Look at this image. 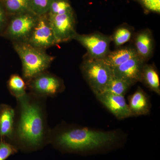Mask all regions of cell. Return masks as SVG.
<instances>
[{
	"mask_svg": "<svg viewBox=\"0 0 160 160\" xmlns=\"http://www.w3.org/2000/svg\"><path fill=\"white\" fill-rule=\"evenodd\" d=\"M15 110L6 104H0V138L11 139L14 129Z\"/></svg>",
	"mask_w": 160,
	"mask_h": 160,
	"instance_id": "cell-13",
	"label": "cell"
},
{
	"mask_svg": "<svg viewBox=\"0 0 160 160\" xmlns=\"http://www.w3.org/2000/svg\"><path fill=\"white\" fill-rule=\"evenodd\" d=\"M128 106L132 117L149 114L151 108L148 96L140 87L130 96Z\"/></svg>",
	"mask_w": 160,
	"mask_h": 160,
	"instance_id": "cell-12",
	"label": "cell"
},
{
	"mask_svg": "<svg viewBox=\"0 0 160 160\" xmlns=\"http://www.w3.org/2000/svg\"><path fill=\"white\" fill-rule=\"evenodd\" d=\"M135 50L138 55L145 61L152 53L153 41L151 32L148 30L140 32L135 38Z\"/></svg>",
	"mask_w": 160,
	"mask_h": 160,
	"instance_id": "cell-15",
	"label": "cell"
},
{
	"mask_svg": "<svg viewBox=\"0 0 160 160\" xmlns=\"http://www.w3.org/2000/svg\"><path fill=\"white\" fill-rule=\"evenodd\" d=\"M39 16L26 12L13 18L6 27L4 35L14 42H26L37 22Z\"/></svg>",
	"mask_w": 160,
	"mask_h": 160,
	"instance_id": "cell-5",
	"label": "cell"
},
{
	"mask_svg": "<svg viewBox=\"0 0 160 160\" xmlns=\"http://www.w3.org/2000/svg\"><path fill=\"white\" fill-rule=\"evenodd\" d=\"M48 18L58 44L73 39L77 33L72 12L64 14H49Z\"/></svg>",
	"mask_w": 160,
	"mask_h": 160,
	"instance_id": "cell-8",
	"label": "cell"
},
{
	"mask_svg": "<svg viewBox=\"0 0 160 160\" xmlns=\"http://www.w3.org/2000/svg\"><path fill=\"white\" fill-rule=\"evenodd\" d=\"M96 97L99 102L118 119L132 117L124 96L105 92Z\"/></svg>",
	"mask_w": 160,
	"mask_h": 160,
	"instance_id": "cell-10",
	"label": "cell"
},
{
	"mask_svg": "<svg viewBox=\"0 0 160 160\" xmlns=\"http://www.w3.org/2000/svg\"><path fill=\"white\" fill-rule=\"evenodd\" d=\"M145 8L149 10L159 13L160 0H139Z\"/></svg>",
	"mask_w": 160,
	"mask_h": 160,
	"instance_id": "cell-24",
	"label": "cell"
},
{
	"mask_svg": "<svg viewBox=\"0 0 160 160\" xmlns=\"http://www.w3.org/2000/svg\"><path fill=\"white\" fill-rule=\"evenodd\" d=\"M81 71L95 96L106 92L113 77V71L103 60L89 58L83 62Z\"/></svg>",
	"mask_w": 160,
	"mask_h": 160,
	"instance_id": "cell-4",
	"label": "cell"
},
{
	"mask_svg": "<svg viewBox=\"0 0 160 160\" xmlns=\"http://www.w3.org/2000/svg\"><path fill=\"white\" fill-rule=\"evenodd\" d=\"M131 37V32L126 28H121L118 29L113 35V40L116 46H120L128 42Z\"/></svg>",
	"mask_w": 160,
	"mask_h": 160,
	"instance_id": "cell-22",
	"label": "cell"
},
{
	"mask_svg": "<svg viewBox=\"0 0 160 160\" xmlns=\"http://www.w3.org/2000/svg\"><path fill=\"white\" fill-rule=\"evenodd\" d=\"M4 5L7 11L11 13L19 14L31 9L29 0H4Z\"/></svg>",
	"mask_w": 160,
	"mask_h": 160,
	"instance_id": "cell-19",
	"label": "cell"
},
{
	"mask_svg": "<svg viewBox=\"0 0 160 160\" xmlns=\"http://www.w3.org/2000/svg\"><path fill=\"white\" fill-rule=\"evenodd\" d=\"M141 82L144 83L151 91L160 95L159 77L154 67L145 64L142 72Z\"/></svg>",
	"mask_w": 160,
	"mask_h": 160,
	"instance_id": "cell-16",
	"label": "cell"
},
{
	"mask_svg": "<svg viewBox=\"0 0 160 160\" xmlns=\"http://www.w3.org/2000/svg\"><path fill=\"white\" fill-rule=\"evenodd\" d=\"M49 14L59 15L72 12V9L66 0H53L49 11Z\"/></svg>",
	"mask_w": 160,
	"mask_h": 160,
	"instance_id": "cell-21",
	"label": "cell"
},
{
	"mask_svg": "<svg viewBox=\"0 0 160 160\" xmlns=\"http://www.w3.org/2000/svg\"><path fill=\"white\" fill-rule=\"evenodd\" d=\"M144 62L142 58L136 56L112 69L113 76L126 80L133 86L141 82Z\"/></svg>",
	"mask_w": 160,
	"mask_h": 160,
	"instance_id": "cell-11",
	"label": "cell"
},
{
	"mask_svg": "<svg viewBox=\"0 0 160 160\" xmlns=\"http://www.w3.org/2000/svg\"><path fill=\"white\" fill-rule=\"evenodd\" d=\"M17 152V149L13 145L7 142L4 139L0 141V160H6L12 155Z\"/></svg>",
	"mask_w": 160,
	"mask_h": 160,
	"instance_id": "cell-23",
	"label": "cell"
},
{
	"mask_svg": "<svg viewBox=\"0 0 160 160\" xmlns=\"http://www.w3.org/2000/svg\"><path fill=\"white\" fill-rule=\"evenodd\" d=\"M84 46L88 52V58L93 59L103 60L109 53L112 38L99 33L89 34L77 33L74 38Z\"/></svg>",
	"mask_w": 160,
	"mask_h": 160,
	"instance_id": "cell-6",
	"label": "cell"
},
{
	"mask_svg": "<svg viewBox=\"0 0 160 160\" xmlns=\"http://www.w3.org/2000/svg\"><path fill=\"white\" fill-rule=\"evenodd\" d=\"M120 135L116 130L103 131L66 125L59 126L50 131L49 139L62 151L92 154L108 151L119 146Z\"/></svg>",
	"mask_w": 160,
	"mask_h": 160,
	"instance_id": "cell-1",
	"label": "cell"
},
{
	"mask_svg": "<svg viewBox=\"0 0 160 160\" xmlns=\"http://www.w3.org/2000/svg\"><path fill=\"white\" fill-rule=\"evenodd\" d=\"M33 94H26L18 101L14 129L11 139L30 148L39 147L49 139L43 100Z\"/></svg>",
	"mask_w": 160,
	"mask_h": 160,
	"instance_id": "cell-2",
	"label": "cell"
},
{
	"mask_svg": "<svg viewBox=\"0 0 160 160\" xmlns=\"http://www.w3.org/2000/svg\"><path fill=\"white\" fill-rule=\"evenodd\" d=\"M7 86L9 92L17 99L26 94V83L18 75H12L8 80Z\"/></svg>",
	"mask_w": 160,
	"mask_h": 160,
	"instance_id": "cell-17",
	"label": "cell"
},
{
	"mask_svg": "<svg viewBox=\"0 0 160 160\" xmlns=\"http://www.w3.org/2000/svg\"><path fill=\"white\" fill-rule=\"evenodd\" d=\"M133 85L131 83L126 80L113 76L106 92L118 95L125 96L127 91Z\"/></svg>",
	"mask_w": 160,
	"mask_h": 160,
	"instance_id": "cell-18",
	"label": "cell"
},
{
	"mask_svg": "<svg viewBox=\"0 0 160 160\" xmlns=\"http://www.w3.org/2000/svg\"><path fill=\"white\" fill-rule=\"evenodd\" d=\"M137 55L134 48L126 47L109 52L103 61L107 66L113 69Z\"/></svg>",
	"mask_w": 160,
	"mask_h": 160,
	"instance_id": "cell-14",
	"label": "cell"
},
{
	"mask_svg": "<svg viewBox=\"0 0 160 160\" xmlns=\"http://www.w3.org/2000/svg\"><path fill=\"white\" fill-rule=\"evenodd\" d=\"M39 16L37 22L26 42L43 49L58 44L48 17Z\"/></svg>",
	"mask_w": 160,
	"mask_h": 160,
	"instance_id": "cell-9",
	"label": "cell"
},
{
	"mask_svg": "<svg viewBox=\"0 0 160 160\" xmlns=\"http://www.w3.org/2000/svg\"><path fill=\"white\" fill-rule=\"evenodd\" d=\"M6 14L2 6L0 5V32L2 31L6 25Z\"/></svg>",
	"mask_w": 160,
	"mask_h": 160,
	"instance_id": "cell-25",
	"label": "cell"
},
{
	"mask_svg": "<svg viewBox=\"0 0 160 160\" xmlns=\"http://www.w3.org/2000/svg\"><path fill=\"white\" fill-rule=\"evenodd\" d=\"M28 86L32 94L42 98L55 96L63 89L59 78L45 72L28 81Z\"/></svg>",
	"mask_w": 160,
	"mask_h": 160,
	"instance_id": "cell-7",
	"label": "cell"
},
{
	"mask_svg": "<svg viewBox=\"0 0 160 160\" xmlns=\"http://www.w3.org/2000/svg\"><path fill=\"white\" fill-rule=\"evenodd\" d=\"M53 0H29L30 8L34 14L43 15L49 12Z\"/></svg>",
	"mask_w": 160,
	"mask_h": 160,
	"instance_id": "cell-20",
	"label": "cell"
},
{
	"mask_svg": "<svg viewBox=\"0 0 160 160\" xmlns=\"http://www.w3.org/2000/svg\"><path fill=\"white\" fill-rule=\"evenodd\" d=\"M13 46L22 61L23 77L28 81L45 72L54 59L26 42H14Z\"/></svg>",
	"mask_w": 160,
	"mask_h": 160,
	"instance_id": "cell-3",
	"label": "cell"
}]
</instances>
